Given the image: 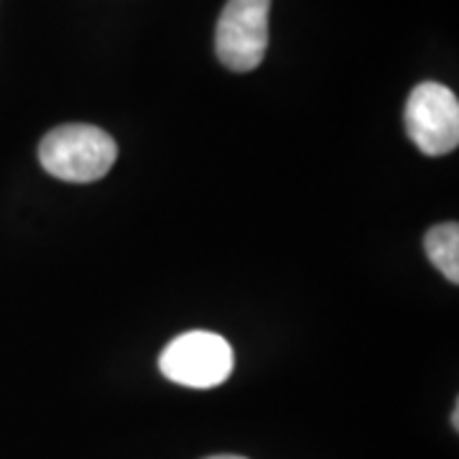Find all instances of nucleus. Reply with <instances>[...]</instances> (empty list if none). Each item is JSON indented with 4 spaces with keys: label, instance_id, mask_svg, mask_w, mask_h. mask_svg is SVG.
I'll return each instance as SVG.
<instances>
[{
    "label": "nucleus",
    "instance_id": "1",
    "mask_svg": "<svg viewBox=\"0 0 459 459\" xmlns=\"http://www.w3.org/2000/svg\"><path fill=\"white\" fill-rule=\"evenodd\" d=\"M117 159L113 135L98 126L69 123L44 135L39 146V161L51 177L72 184H90L102 179Z\"/></svg>",
    "mask_w": 459,
    "mask_h": 459
},
{
    "label": "nucleus",
    "instance_id": "5",
    "mask_svg": "<svg viewBox=\"0 0 459 459\" xmlns=\"http://www.w3.org/2000/svg\"><path fill=\"white\" fill-rule=\"evenodd\" d=\"M424 250L429 261L439 268L449 283L459 281V228L457 222H442L429 230L424 238Z\"/></svg>",
    "mask_w": 459,
    "mask_h": 459
},
{
    "label": "nucleus",
    "instance_id": "6",
    "mask_svg": "<svg viewBox=\"0 0 459 459\" xmlns=\"http://www.w3.org/2000/svg\"><path fill=\"white\" fill-rule=\"evenodd\" d=\"M210 459H246V457H235V455H217V457H210Z\"/></svg>",
    "mask_w": 459,
    "mask_h": 459
},
{
    "label": "nucleus",
    "instance_id": "3",
    "mask_svg": "<svg viewBox=\"0 0 459 459\" xmlns=\"http://www.w3.org/2000/svg\"><path fill=\"white\" fill-rule=\"evenodd\" d=\"M271 0H228L214 33L217 59L232 72H253L268 49Z\"/></svg>",
    "mask_w": 459,
    "mask_h": 459
},
{
    "label": "nucleus",
    "instance_id": "4",
    "mask_svg": "<svg viewBox=\"0 0 459 459\" xmlns=\"http://www.w3.org/2000/svg\"><path fill=\"white\" fill-rule=\"evenodd\" d=\"M406 133L427 156H446L459 143L457 95L439 82L413 87L406 102Z\"/></svg>",
    "mask_w": 459,
    "mask_h": 459
},
{
    "label": "nucleus",
    "instance_id": "2",
    "mask_svg": "<svg viewBox=\"0 0 459 459\" xmlns=\"http://www.w3.org/2000/svg\"><path fill=\"white\" fill-rule=\"evenodd\" d=\"M232 347L214 332H186L166 344L159 368L171 383L184 388H214L232 373Z\"/></svg>",
    "mask_w": 459,
    "mask_h": 459
}]
</instances>
